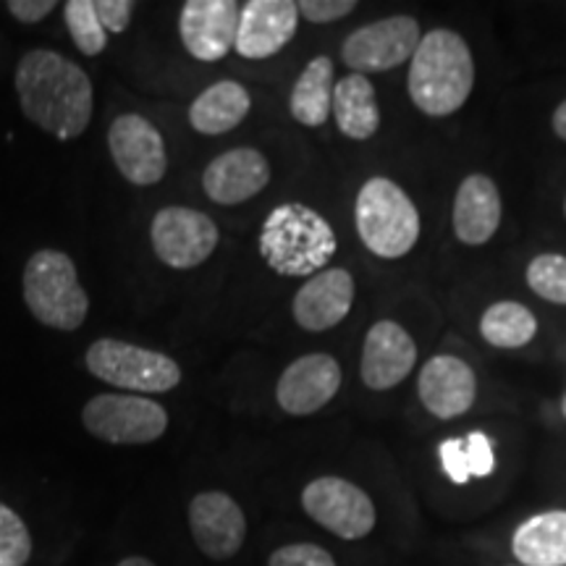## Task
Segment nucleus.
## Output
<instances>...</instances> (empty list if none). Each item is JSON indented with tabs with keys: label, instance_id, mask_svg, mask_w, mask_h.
Masks as SVG:
<instances>
[{
	"label": "nucleus",
	"instance_id": "nucleus-31",
	"mask_svg": "<svg viewBox=\"0 0 566 566\" xmlns=\"http://www.w3.org/2000/svg\"><path fill=\"white\" fill-rule=\"evenodd\" d=\"M300 9V17H304L313 24H331V21H338L357 9L354 0H302L296 3Z\"/></svg>",
	"mask_w": 566,
	"mask_h": 566
},
{
	"label": "nucleus",
	"instance_id": "nucleus-9",
	"mask_svg": "<svg viewBox=\"0 0 566 566\" xmlns=\"http://www.w3.org/2000/svg\"><path fill=\"white\" fill-rule=\"evenodd\" d=\"M150 239L160 263L176 271H189V268L202 265L216 252L221 233L216 221L205 212L184 208V205H168L155 212Z\"/></svg>",
	"mask_w": 566,
	"mask_h": 566
},
{
	"label": "nucleus",
	"instance_id": "nucleus-20",
	"mask_svg": "<svg viewBox=\"0 0 566 566\" xmlns=\"http://www.w3.org/2000/svg\"><path fill=\"white\" fill-rule=\"evenodd\" d=\"M501 195L493 179L483 174H472L459 184L454 197V212H451V223L454 233L462 244L480 247L491 242L493 233L501 226Z\"/></svg>",
	"mask_w": 566,
	"mask_h": 566
},
{
	"label": "nucleus",
	"instance_id": "nucleus-17",
	"mask_svg": "<svg viewBox=\"0 0 566 566\" xmlns=\"http://www.w3.org/2000/svg\"><path fill=\"white\" fill-rule=\"evenodd\" d=\"M417 367V344L394 321H378L367 331L363 346V380L373 391L396 388Z\"/></svg>",
	"mask_w": 566,
	"mask_h": 566
},
{
	"label": "nucleus",
	"instance_id": "nucleus-10",
	"mask_svg": "<svg viewBox=\"0 0 566 566\" xmlns=\"http://www.w3.org/2000/svg\"><path fill=\"white\" fill-rule=\"evenodd\" d=\"M302 509L317 525L344 541H359V537L370 535L375 520H378L370 495L336 475L317 478L304 488Z\"/></svg>",
	"mask_w": 566,
	"mask_h": 566
},
{
	"label": "nucleus",
	"instance_id": "nucleus-4",
	"mask_svg": "<svg viewBox=\"0 0 566 566\" xmlns=\"http://www.w3.org/2000/svg\"><path fill=\"white\" fill-rule=\"evenodd\" d=\"M354 223L367 250L384 260L412 252L422 229L415 202L386 176H373L363 184L354 202Z\"/></svg>",
	"mask_w": 566,
	"mask_h": 566
},
{
	"label": "nucleus",
	"instance_id": "nucleus-38",
	"mask_svg": "<svg viewBox=\"0 0 566 566\" xmlns=\"http://www.w3.org/2000/svg\"><path fill=\"white\" fill-rule=\"evenodd\" d=\"M564 216H566V200H564Z\"/></svg>",
	"mask_w": 566,
	"mask_h": 566
},
{
	"label": "nucleus",
	"instance_id": "nucleus-18",
	"mask_svg": "<svg viewBox=\"0 0 566 566\" xmlns=\"http://www.w3.org/2000/svg\"><path fill=\"white\" fill-rule=\"evenodd\" d=\"M271 184V163L260 150L237 147L218 155L202 174V189L218 205H242Z\"/></svg>",
	"mask_w": 566,
	"mask_h": 566
},
{
	"label": "nucleus",
	"instance_id": "nucleus-8",
	"mask_svg": "<svg viewBox=\"0 0 566 566\" xmlns=\"http://www.w3.org/2000/svg\"><path fill=\"white\" fill-rule=\"evenodd\" d=\"M420 24L412 17H386L354 30L342 45V61L354 74H380L412 61L420 45Z\"/></svg>",
	"mask_w": 566,
	"mask_h": 566
},
{
	"label": "nucleus",
	"instance_id": "nucleus-33",
	"mask_svg": "<svg viewBox=\"0 0 566 566\" xmlns=\"http://www.w3.org/2000/svg\"><path fill=\"white\" fill-rule=\"evenodd\" d=\"M95 9L105 30L122 34L126 32V27H129L132 21L134 3L132 0H95Z\"/></svg>",
	"mask_w": 566,
	"mask_h": 566
},
{
	"label": "nucleus",
	"instance_id": "nucleus-7",
	"mask_svg": "<svg viewBox=\"0 0 566 566\" xmlns=\"http://www.w3.org/2000/svg\"><path fill=\"white\" fill-rule=\"evenodd\" d=\"M90 436L116 446H145L168 430V412L139 394H101L82 409Z\"/></svg>",
	"mask_w": 566,
	"mask_h": 566
},
{
	"label": "nucleus",
	"instance_id": "nucleus-12",
	"mask_svg": "<svg viewBox=\"0 0 566 566\" xmlns=\"http://www.w3.org/2000/svg\"><path fill=\"white\" fill-rule=\"evenodd\" d=\"M239 13L237 0H189L179 17V34L187 53L197 61L216 63L231 53L237 42Z\"/></svg>",
	"mask_w": 566,
	"mask_h": 566
},
{
	"label": "nucleus",
	"instance_id": "nucleus-29",
	"mask_svg": "<svg viewBox=\"0 0 566 566\" xmlns=\"http://www.w3.org/2000/svg\"><path fill=\"white\" fill-rule=\"evenodd\" d=\"M268 566H336V558L315 543H292L273 551Z\"/></svg>",
	"mask_w": 566,
	"mask_h": 566
},
{
	"label": "nucleus",
	"instance_id": "nucleus-30",
	"mask_svg": "<svg viewBox=\"0 0 566 566\" xmlns=\"http://www.w3.org/2000/svg\"><path fill=\"white\" fill-rule=\"evenodd\" d=\"M464 451H467V467H470L472 478L493 475L495 454H493L491 438L480 433V430H472V433L464 438Z\"/></svg>",
	"mask_w": 566,
	"mask_h": 566
},
{
	"label": "nucleus",
	"instance_id": "nucleus-3",
	"mask_svg": "<svg viewBox=\"0 0 566 566\" xmlns=\"http://www.w3.org/2000/svg\"><path fill=\"white\" fill-rule=\"evenodd\" d=\"M336 233L321 212L302 202H283L268 212L260 231V254L273 273L313 279L334 260Z\"/></svg>",
	"mask_w": 566,
	"mask_h": 566
},
{
	"label": "nucleus",
	"instance_id": "nucleus-36",
	"mask_svg": "<svg viewBox=\"0 0 566 566\" xmlns=\"http://www.w3.org/2000/svg\"><path fill=\"white\" fill-rule=\"evenodd\" d=\"M116 566H155V564L150 562V558H145V556H126Z\"/></svg>",
	"mask_w": 566,
	"mask_h": 566
},
{
	"label": "nucleus",
	"instance_id": "nucleus-32",
	"mask_svg": "<svg viewBox=\"0 0 566 566\" xmlns=\"http://www.w3.org/2000/svg\"><path fill=\"white\" fill-rule=\"evenodd\" d=\"M438 457H441V464L451 483L464 485L467 480L472 478L470 467H467L464 438H446V441L438 446Z\"/></svg>",
	"mask_w": 566,
	"mask_h": 566
},
{
	"label": "nucleus",
	"instance_id": "nucleus-19",
	"mask_svg": "<svg viewBox=\"0 0 566 566\" xmlns=\"http://www.w3.org/2000/svg\"><path fill=\"white\" fill-rule=\"evenodd\" d=\"M354 279L344 268H325L294 294L292 315L310 334L334 328L352 313Z\"/></svg>",
	"mask_w": 566,
	"mask_h": 566
},
{
	"label": "nucleus",
	"instance_id": "nucleus-14",
	"mask_svg": "<svg viewBox=\"0 0 566 566\" xmlns=\"http://www.w3.org/2000/svg\"><path fill=\"white\" fill-rule=\"evenodd\" d=\"M342 378V365L331 354H304L281 373L279 386H275V399H279L286 415H315L338 394Z\"/></svg>",
	"mask_w": 566,
	"mask_h": 566
},
{
	"label": "nucleus",
	"instance_id": "nucleus-2",
	"mask_svg": "<svg viewBox=\"0 0 566 566\" xmlns=\"http://www.w3.org/2000/svg\"><path fill=\"white\" fill-rule=\"evenodd\" d=\"M475 87V61L467 40L454 30H430L409 61L407 90L415 108L430 118L457 113Z\"/></svg>",
	"mask_w": 566,
	"mask_h": 566
},
{
	"label": "nucleus",
	"instance_id": "nucleus-27",
	"mask_svg": "<svg viewBox=\"0 0 566 566\" xmlns=\"http://www.w3.org/2000/svg\"><path fill=\"white\" fill-rule=\"evenodd\" d=\"M32 558V535L24 520L0 501V566H27Z\"/></svg>",
	"mask_w": 566,
	"mask_h": 566
},
{
	"label": "nucleus",
	"instance_id": "nucleus-21",
	"mask_svg": "<svg viewBox=\"0 0 566 566\" xmlns=\"http://www.w3.org/2000/svg\"><path fill=\"white\" fill-rule=\"evenodd\" d=\"M252 97L242 84L233 80H221L210 84L189 105V124L195 132L218 137V134L233 132L250 116Z\"/></svg>",
	"mask_w": 566,
	"mask_h": 566
},
{
	"label": "nucleus",
	"instance_id": "nucleus-34",
	"mask_svg": "<svg viewBox=\"0 0 566 566\" xmlns=\"http://www.w3.org/2000/svg\"><path fill=\"white\" fill-rule=\"evenodd\" d=\"M6 9H9L11 17L19 19L21 24H38V21L51 17L55 11V0H9Z\"/></svg>",
	"mask_w": 566,
	"mask_h": 566
},
{
	"label": "nucleus",
	"instance_id": "nucleus-35",
	"mask_svg": "<svg viewBox=\"0 0 566 566\" xmlns=\"http://www.w3.org/2000/svg\"><path fill=\"white\" fill-rule=\"evenodd\" d=\"M551 124H554L556 137L566 142V101L554 111V118H551Z\"/></svg>",
	"mask_w": 566,
	"mask_h": 566
},
{
	"label": "nucleus",
	"instance_id": "nucleus-23",
	"mask_svg": "<svg viewBox=\"0 0 566 566\" xmlns=\"http://www.w3.org/2000/svg\"><path fill=\"white\" fill-rule=\"evenodd\" d=\"M336 126L344 137L365 142L380 129V108L373 82L363 74H349L336 82L334 111Z\"/></svg>",
	"mask_w": 566,
	"mask_h": 566
},
{
	"label": "nucleus",
	"instance_id": "nucleus-5",
	"mask_svg": "<svg viewBox=\"0 0 566 566\" xmlns=\"http://www.w3.org/2000/svg\"><path fill=\"white\" fill-rule=\"evenodd\" d=\"M24 302L34 321L55 331H76L87 321L90 296L74 260L61 250H40L24 268Z\"/></svg>",
	"mask_w": 566,
	"mask_h": 566
},
{
	"label": "nucleus",
	"instance_id": "nucleus-13",
	"mask_svg": "<svg viewBox=\"0 0 566 566\" xmlns=\"http://www.w3.org/2000/svg\"><path fill=\"white\" fill-rule=\"evenodd\" d=\"M189 530L197 548L212 562L239 554L247 537V516L242 506L223 491L197 493L189 504Z\"/></svg>",
	"mask_w": 566,
	"mask_h": 566
},
{
	"label": "nucleus",
	"instance_id": "nucleus-6",
	"mask_svg": "<svg viewBox=\"0 0 566 566\" xmlns=\"http://www.w3.org/2000/svg\"><path fill=\"white\" fill-rule=\"evenodd\" d=\"M84 365L103 384L139 396L174 391L181 384V367L176 365V359L118 338H97L84 354Z\"/></svg>",
	"mask_w": 566,
	"mask_h": 566
},
{
	"label": "nucleus",
	"instance_id": "nucleus-16",
	"mask_svg": "<svg viewBox=\"0 0 566 566\" xmlns=\"http://www.w3.org/2000/svg\"><path fill=\"white\" fill-rule=\"evenodd\" d=\"M417 396L422 407L438 420L462 417L478 399L475 370L454 354L430 357L417 378Z\"/></svg>",
	"mask_w": 566,
	"mask_h": 566
},
{
	"label": "nucleus",
	"instance_id": "nucleus-26",
	"mask_svg": "<svg viewBox=\"0 0 566 566\" xmlns=\"http://www.w3.org/2000/svg\"><path fill=\"white\" fill-rule=\"evenodd\" d=\"M63 19H66L71 40H74V45L84 55H97L105 51L108 30H105L101 17H97L95 0H69L63 6Z\"/></svg>",
	"mask_w": 566,
	"mask_h": 566
},
{
	"label": "nucleus",
	"instance_id": "nucleus-25",
	"mask_svg": "<svg viewBox=\"0 0 566 566\" xmlns=\"http://www.w3.org/2000/svg\"><path fill=\"white\" fill-rule=\"evenodd\" d=\"M537 334V317L520 302H495L480 317V336L495 349H520Z\"/></svg>",
	"mask_w": 566,
	"mask_h": 566
},
{
	"label": "nucleus",
	"instance_id": "nucleus-22",
	"mask_svg": "<svg viewBox=\"0 0 566 566\" xmlns=\"http://www.w3.org/2000/svg\"><path fill=\"white\" fill-rule=\"evenodd\" d=\"M512 551L520 566H566V512H541L516 527Z\"/></svg>",
	"mask_w": 566,
	"mask_h": 566
},
{
	"label": "nucleus",
	"instance_id": "nucleus-28",
	"mask_svg": "<svg viewBox=\"0 0 566 566\" xmlns=\"http://www.w3.org/2000/svg\"><path fill=\"white\" fill-rule=\"evenodd\" d=\"M527 286L541 300L566 304V258L562 254H537L527 265Z\"/></svg>",
	"mask_w": 566,
	"mask_h": 566
},
{
	"label": "nucleus",
	"instance_id": "nucleus-15",
	"mask_svg": "<svg viewBox=\"0 0 566 566\" xmlns=\"http://www.w3.org/2000/svg\"><path fill=\"white\" fill-rule=\"evenodd\" d=\"M300 27V9L292 0H250L239 13L233 51L242 59H271L294 40Z\"/></svg>",
	"mask_w": 566,
	"mask_h": 566
},
{
	"label": "nucleus",
	"instance_id": "nucleus-1",
	"mask_svg": "<svg viewBox=\"0 0 566 566\" xmlns=\"http://www.w3.org/2000/svg\"><path fill=\"white\" fill-rule=\"evenodd\" d=\"M17 92L24 116L55 139L82 137L92 122V82L74 61L55 51H30L19 61Z\"/></svg>",
	"mask_w": 566,
	"mask_h": 566
},
{
	"label": "nucleus",
	"instance_id": "nucleus-24",
	"mask_svg": "<svg viewBox=\"0 0 566 566\" xmlns=\"http://www.w3.org/2000/svg\"><path fill=\"white\" fill-rule=\"evenodd\" d=\"M334 61L328 55H317L296 80L289 97V111L302 126L317 129L328 122L334 111Z\"/></svg>",
	"mask_w": 566,
	"mask_h": 566
},
{
	"label": "nucleus",
	"instance_id": "nucleus-11",
	"mask_svg": "<svg viewBox=\"0 0 566 566\" xmlns=\"http://www.w3.org/2000/svg\"><path fill=\"white\" fill-rule=\"evenodd\" d=\"M111 158L134 187H153L168 171L166 142L139 113H124L108 129Z\"/></svg>",
	"mask_w": 566,
	"mask_h": 566
},
{
	"label": "nucleus",
	"instance_id": "nucleus-37",
	"mask_svg": "<svg viewBox=\"0 0 566 566\" xmlns=\"http://www.w3.org/2000/svg\"><path fill=\"white\" fill-rule=\"evenodd\" d=\"M562 412H564V417H566V394H564V399H562Z\"/></svg>",
	"mask_w": 566,
	"mask_h": 566
}]
</instances>
